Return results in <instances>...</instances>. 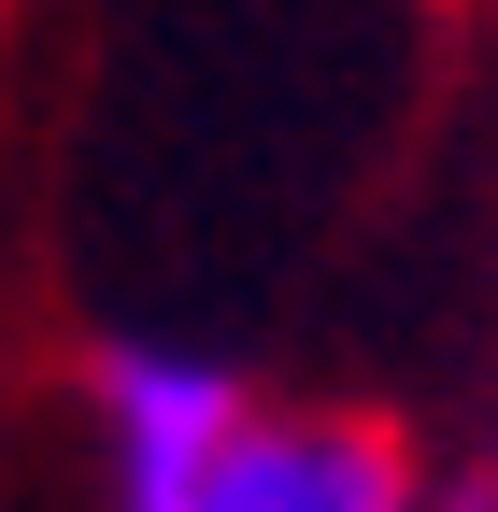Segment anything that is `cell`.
Returning <instances> with one entry per match:
<instances>
[{
    "label": "cell",
    "instance_id": "cell-1",
    "mask_svg": "<svg viewBox=\"0 0 498 512\" xmlns=\"http://www.w3.org/2000/svg\"><path fill=\"white\" fill-rule=\"evenodd\" d=\"M86 399H100V470L129 512H214V470L257 413V384L200 342H114Z\"/></svg>",
    "mask_w": 498,
    "mask_h": 512
},
{
    "label": "cell",
    "instance_id": "cell-3",
    "mask_svg": "<svg viewBox=\"0 0 498 512\" xmlns=\"http://www.w3.org/2000/svg\"><path fill=\"white\" fill-rule=\"evenodd\" d=\"M470 498H498V441H484V456H470Z\"/></svg>",
    "mask_w": 498,
    "mask_h": 512
},
{
    "label": "cell",
    "instance_id": "cell-2",
    "mask_svg": "<svg viewBox=\"0 0 498 512\" xmlns=\"http://www.w3.org/2000/svg\"><path fill=\"white\" fill-rule=\"evenodd\" d=\"M399 498H413V456L370 413H242L214 470V512H399Z\"/></svg>",
    "mask_w": 498,
    "mask_h": 512
}]
</instances>
